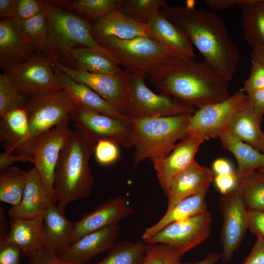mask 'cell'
<instances>
[{
    "mask_svg": "<svg viewBox=\"0 0 264 264\" xmlns=\"http://www.w3.org/2000/svg\"><path fill=\"white\" fill-rule=\"evenodd\" d=\"M150 84L161 94L193 108L229 98V82L204 60L177 57L153 72Z\"/></svg>",
    "mask_w": 264,
    "mask_h": 264,
    "instance_id": "6da1fadb",
    "label": "cell"
},
{
    "mask_svg": "<svg viewBox=\"0 0 264 264\" xmlns=\"http://www.w3.org/2000/svg\"><path fill=\"white\" fill-rule=\"evenodd\" d=\"M162 14L187 35L204 61L229 82L240 56L223 20L214 13L194 7L167 5Z\"/></svg>",
    "mask_w": 264,
    "mask_h": 264,
    "instance_id": "7a4b0ae2",
    "label": "cell"
},
{
    "mask_svg": "<svg viewBox=\"0 0 264 264\" xmlns=\"http://www.w3.org/2000/svg\"><path fill=\"white\" fill-rule=\"evenodd\" d=\"M95 143L75 129L63 147L56 167V204L65 214L71 202L89 196L95 183L89 166Z\"/></svg>",
    "mask_w": 264,
    "mask_h": 264,
    "instance_id": "3957f363",
    "label": "cell"
},
{
    "mask_svg": "<svg viewBox=\"0 0 264 264\" xmlns=\"http://www.w3.org/2000/svg\"><path fill=\"white\" fill-rule=\"evenodd\" d=\"M193 114L153 118H131L134 166L143 160L167 155L176 142L187 137Z\"/></svg>",
    "mask_w": 264,
    "mask_h": 264,
    "instance_id": "277c9868",
    "label": "cell"
},
{
    "mask_svg": "<svg viewBox=\"0 0 264 264\" xmlns=\"http://www.w3.org/2000/svg\"><path fill=\"white\" fill-rule=\"evenodd\" d=\"M113 56L127 72L147 78L161 66L178 57L156 38L139 37L123 40L113 37L95 39Z\"/></svg>",
    "mask_w": 264,
    "mask_h": 264,
    "instance_id": "5b68a950",
    "label": "cell"
},
{
    "mask_svg": "<svg viewBox=\"0 0 264 264\" xmlns=\"http://www.w3.org/2000/svg\"><path fill=\"white\" fill-rule=\"evenodd\" d=\"M39 2L46 15L49 31L48 46L43 54L56 60L67 47H88L106 54L115 62L112 55L96 42L91 25L85 18L49 0Z\"/></svg>",
    "mask_w": 264,
    "mask_h": 264,
    "instance_id": "8992f818",
    "label": "cell"
},
{
    "mask_svg": "<svg viewBox=\"0 0 264 264\" xmlns=\"http://www.w3.org/2000/svg\"><path fill=\"white\" fill-rule=\"evenodd\" d=\"M77 107L64 89L41 93L26 97L24 105L32 138L53 128L70 121Z\"/></svg>",
    "mask_w": 264,
    "mask_h": 264,
    "instance_id": "52a82bcc",
    "label": "cell"
},
{
    "mask_svg": "<svg viewBox=\"0 0 264 264\" xmlns=\"http://www.w3.org/2000/svg\"><path fill=\"white\" fill-rule=\"evenodd\" d=\"M130 99L128 116L131 118H153L193 114L195 108L182 105L168 96L156 94L146 85L144 79L128 74Z\"/></svg>",
    "mask_w": 264,
    "mask_h": 264,
    "instance_id": "ba28073f",
    "label": "cell"
},
{
    "mask_svg": "<svg viewBox=\"0 0 264 264\" xmlns=\"http://www.w3.org/2000/svg\"><path fill=\"white\" fill-rule=\"evenodd\" d=\"M247 104L246 94L239 91L223 101L199 108L192 114L187 136L204 141L219 137L233 115Z\"/></svg>",
    "mask_w": 264,
    "mask_h": 264,
    "instance_id": "9c48e42d",
    "label": "cell"
},
{
    "mask_svg": "<svg viewBox=\"0 0 264 264\" xmlns=\"http://www.w3.org/2000/svg\"><path fill=\"white\" fill-rule=\"evenodd\" d=\"M50 60L54 67L72 80L86 85L120 112L128 116L130 99L128 72L124 70L122 73L116 75L94 73L73 69L57 61L51 59Z\"/></svg>",
    "mask_w": 264,
    "mask_h": 264,
    "instance_id": "30bf717a",
    "label": "cell"
},
{
    "mask_svg": "<svg viewBox=\"0 0 264 264\" xmlns=\"http://www.w3.org/2000/svg\"><path fill=\"white\" fill-rule=\"evenodd\" d=\"M70 120L76 129L95 144L106 140L126 148L133 147L131 123L81 108L71 113Z\"/></svg>",
    "mask_w": 264,
    "mask_h": 264,
    "instance_id": "8fae6325",
    "label": "cell"
},
{
    "mask_svg": "<svg viewBox=\"0 0 264 264\" xmlns=\"http://www.w3.org/2000/svg\"><path fill=\"white\" fill-rule=\"evenodd\" d=\"M3 70L26 97L63 89L50 59L39 51L28 61Z\"/></svg>",
    "mask_w": 264,
    "mask_h": 264,
    "instance_id": "7c38bea8",
    "label": "cell"
},
{
    "mask_svg": "<svg viewBox=\"0 0 264 264\" xmlns=\"http://www.w3.org/2000/svg\"><path fill=\"white\" fill-rule=\"evenodd\" d=\"M69 123L65 122L39 135L33 150L34 167L55 203V171L61 152L72 132Z\"/></svg>",
    "mask_w": 264,
    "mask_h": 264,
    "instance_id": "4fadbf2b",
    "label": "cell"
},
{
    "mask_svg": "<svg viewBox=\"0 0 264 264\" xmlns=\"http://www.w3.org/2000/svg\"><path fill=\"white\" fill-rule=\"evenodd\" d=\"M212 222V215L207 210L170 223L146 242L169 244L186 253L208 238Z\"/></svg>",
    "mask_w": 264,
    "mask_h": 264,
    "instance_id": "5bb4252c",
    "label": "cell"
},
{
    "mask_svg": "<svg viewBox=\"0 0 264 264\" xmlns=\"http://www.w3.org/2000/svg\"><path fill=\"white\" fill-rule=\"evenodd\" d=\"M220 208L223 217L221 259L227 263L239 247L248 229L247 209L236 188L222 195Z\"/></svg>",
    "mask_w": 264,
    "mask_h": 264,
    "instance_id": "9a60e30c",
    "label": "cell"
},
{
    "mask_svg": "<svg viewBox=\"0 0 264 264\" xmlns=\"http://www.w3.org/2000/svg\"><path fill=\"white\" fill-rule=\"evenodd\" d=\"M0 141L5 151L34 163L36 141L31 136L24 108L13 110L0 116Z\"/></svg>",
    "mask_w": 264,
    "mask_h": 264,
    "instance_id": "2e32d148",
    "label": "cell"
},
{
    "mask_svg": "<svg viewBox=\"0 0 264 264\" xmlns=\"http://www.w3.org/2000/svg\"><path fill=\"white\" fill-rule=\"evenodd\" d=\"M22 32L20 21H0V66L3 69L23 63L37 52ZM38 51V50H37Z\"/></svg>",
    "mask_w": 264,
    "mask_h": 264,
    "instance_id": "e0dca14e",
    "label": "cell"
},
{
    "mask_svg": "<svg viewBox=\"0 0 264 264\" xmlns=\"http://www.w3.org/2000/svg\"><path fill=\"white\" fill-rule=\"evenodd\" d=\"M133 211L125 197L118 196L109 199L74 222L73 242L89 233L118 223Z\"/></svg>",
    "mask_w": 264,
    "mask_h": 264,
    "instance_id": "ac0fdd59",
    "label": "cell"
},
{
    "mask_svg": "<svg viewBox=\"0 0 264 264\" xmlns=\"http://www.w3.org/2000/svg\"><path fill=\"white\" fill-rule=\"evenodd\" d=\"M203 141L198 137L187 136L176 144L167 155L152 160L164 192L175 177L196 161L195 156Z\"/></svg>",
    "mask_w": 264,
    "mask_h": 264,
    "instance_id": "d6986e66",
    "label": "cell"
},
{
    "mask_svg": "<svg viewBox=\"0 0 264 264\" xmlns=\"http://www.w3.org/2000/svg\"><path fill=\"white\" fill-rule=\"evenodd\" d=\"M120 231L118 223L109 225L83 236L59 254L66 259L84 264L93 257L109 251L116 243Z\"/></svg>",
    "mask_w": 264,
    "mask_h": 264,
    "instance_id": "ffe728a7",
    "label": "cell"
},
{
    "mask_svg": "<svg viewBox=\"0 0 264 264\" xmlns=\"http://www.w3.org/2000/svg\"><path fill=\"white\" fill-rule=\"evenodd\" d=\"M214 176L211 169L195 161L172 179L164 192L168 197L167 211L184 198L207 191Z\"/></svg>",
    "mask_w": 264,
    "mask_h": 264,
    "instance_id": "44dd1931",
    "label": "cell"
},
{
    "mask_svg": "<svg viewBox=\"0 0 264 264\" xmlns=\"http://www.w3.org/2000/svg\"><path fill=\"white\" fill-rule=\"evenodd\" d=\"M51 203H54L35 168L27 171L24 192L20 203L9 210L10 219H42Z\"/></svg>",
    "mask_w": 264,
    "mask_h": 264,
    "instance_id": "7402d4cb",
    "label": "cell"
},
{
    "mask_svg": "<svg viewBox=\"0 0 264 264\" xmlns=\"http://www.w3.org/2000/svg\"><path fill=\"white\" fill-rule=\"evenodd\" d=\"M91 32L95 39L113 37L123 40L139 37L156 38L149 25L129 17L119 10L113 11L94 22Z\"/></svg>",
    "mask_w": 264,
    "mask_h": 264,
    "instance_id": "603a6c76",
    "label": "cell"
},
{
    "mask_svg": "<svg viewBox=\"0 0 264 264\" xmlns=\"http://www.w3.org/2000/svg\"><path fill=\"white\" fill-rule=\"evenodd\" d=\"M52 67L63 89L72 98L77 108L95 111L131 123V117L120 112L90 88L72 80L65 73Z\"/></svg>",
    "mask_w": 264,
    "mask_h": 264,
    "instance_id": "cb8c5ba5",
    "label": "cell"
},
{
    "mask_svg": "<svg viewBox=\"0 0 264 264\" xmlns=\"http://www.w3.org/2000/svg\"><path fill=\"white\" fill-rule=\"evenodd\" d=\"M10 220L5 239L19 249L22 257L32 258L46 248L43 218Z\"/></svg>",
    "mask_w": 264,
    "mask_h": 264,
    "instance_id": "d4e9b609",
    "label": "cell"
},
{
    "mask_svg": "<svg viewBox=\"0 0 264 264\" xmlns=\"http://www.w3.org/2000/svg\"><path fill=\"white\" fill-rule=\"evenodd\" d=\"M54 60L72 68L94 73L116 75L124 71L107 55L91 48L67 47Z\"/></svg>",
    "mask_w": 264,
    "mask_h": 264,
    "instance_id": "484cf974",
    "label": "cell"
},
{
    "mask_svg": "<svg viewBox=\"0 0 264 264\" xmlns=\"http://www.w3.org/2000/svg\"><path fill=\"white\" fill-rule=\"evenodd\" d=\"M64 214L51 203L43 217L46 248L58 253L73 242L74 222Z\"/></svg>",
    "mask_w": 264,
    "mask_h": 264,
    "instance_id": "4316f807",
    "label": "cell"
},
{
    "mask_svg": "<svg viewBox=\"0 0 264 264\" xmlns=\"http://www.w3.org/2000/svg\"><path fill=\"white\" fill-rule=\"evenodd\" d=\"M146 22L156 37L178 57L194 58L193 45L187 35L161 12L147 18Z\"/></svg>",
    "mask_w": 264,
    "mask_h": 264,
    "instance_id": "83f0119b",
    "label": "cell"
},
{
    "mask_svg": "<svg viewBox=\"0 0 264 264\" xmlns=\"http://www.w3.org/2000/svg\"><path fill=\"white\" fill-rule=\"evenodd\" d=\"M262 120L254 113L247 101V104L232 117L226 130L261 152L264 136L261 130Z\"/></svg>",
    "mask_w": 264,
    "mask_h": 264,
    "instance_id": "f1b7e54d",
    "label": "cell"
},
{
    "mask_svg": "<svg viewBox=\"0 0 264 264\" xmlns=\"http://www.w3.org/2000/svg\"><path fill=\"white\" fill-rule=\"evenodd\" d=\"M207 191L182 199L172 209L166 211L164 216L154 225L147 228L142 236L144 242L154 236L167 225L207 211L205 197Z\"/></svg>",
    "mask_w": 264,
    "mask_h": 264,
    "instance_id": "f546056e",
    "label": "cell"
},
{
    "mask_svg": "<svg viewBox=\"0 0 264 264\" xmlns=\"http://www.w3.org/2000/svg\"><path fill=\"white\" fill-rule=\"evenodd\" d=\"M244 38L252 49L264 45V0H239Z\"/></svg>",
    "mask_w": 264,
    "mask_h": 264,
    "instance_id": "4dcf8cb0",
    "label": "cell"
},
{
    "mask_svg": "<svg viewBox=\"0 0 264 264\" xmlns=\"http://www.w3.org/2000/svg\"><path fill=\"white\" fill-rule=\"evenodd\" d=\"M223 147L235 157L238 178L264 167V154L250 145L236 138L225 130L219 136Z\"/></svg>",
    "mask_w": 264,
    "mask_h": 264,
    "instance_id": "1f68e13d",
    "label": "cell"
},
{
    "mask_svg": "<svg viewBox=\"0 0 264 264\" xmlns=\"http://www.w3.org/2000/svg\"><path fill=\"white\" fill-rule=\"evenodd\" d=\"M27 171L15 166L0 170V200L12 205H18L24 192Z\"/></svg>",
    "mask_w": 264,
    "mask_h": 264,
    "instance_id": "d6a6232c",
    "label": "cell"
},
{
    "mask_svg": "<svg viewBox=\"0 0 264 264\" xmlns=\"http://www.w3.org/2000/svg\"><path fill=\"white\" fill-rule=\"evenodd\" d=\"M236 189L247 209H264V175L254 171L238 178Z\"/></svg>",
    "mask_w": 264,
    "mask_h": 264,
    "instance_id": "836d02e7",
    "label": "cell"
},
{
    "mask_svg": "<svg viewBox=\"0 0 264 264\" xmlns=\"http://www.w3.org/2000/svg\"><path fill=\"white\" fill-rule=\"evenodd\" d=\"M50 1L54 5L66 7L83 18L94 22L113 11L118 10V0H78Z\"/></svg>",
    "mask_w": 264,
    "mask_h": 264,
    "instance_id": "e575fe53",
    "label": "cell"
},
{
    "mask_svg": "<svg viewBox=\"0 0 264 264\" xmlns=\"http://www.w3.org/2000/svg\"><path fill=\"white\" fill-rule=\"evenodd\" d=\"M146 247L147 244L142 242H119L102 260L94 264H141Z\"/></svg>",
    "mask_w": 264,
    "mask_h": 264,
    "instance_id": "d590c367",
    "label": "cell"
},
{
    "mask_svg": "<svg viewBox=\"0 0 264 264\" xmlns=\"http://www.w3.org/2000/svg\"><path fill=\"white\" fill-rule=\"evenodd\" d=\"M21 28L38 51L45 53L48 46L49 31L45 14L42 12L25 21L20 22Z\"/></svg>",
    "mask_w": 264,
    "mask_h": 264,
    "instance_id": "8d00e7d4",
    "label": "cell"
},
{
    "mask_svg": "<svg viewBox=\"0 0 264 264\" xmlns=\"http://www.w3.org/2000/svg\"><path fill=\"white\" fill-rule=\"evenodd\" d=\"M26 97L5 73L0 74V116L15 109H23Z\"/></svg>",
    "mask_w": 264,
    "mask_h": 264,
    "instance_id": "74e56055",
    "label": "cell"
},
{
    "mask_svg": "<svg viewBox=\"0 0 264 264\" xmlns=\"http://www.w3.org/2000/svg\"><path fill=\"white\" fill-rule=\"evenodd\" d=\"M167 5L164 0H118V10L124 14L145 22L148 18Z\"/></svg>",
    "mask_w": 264,
    "mask_h": 264,
    "instance_id": "f35d334b",
    "label": "cell"
},
{
    "mask_svg": "<svg viewBox=\"0 0 264 264\" xmlns=\"http://www.w3.org/2000/svg\"><path fill=\"white\" fill-rule=\"evenodd\" d=\"M185 253L165 243H147L141 264H176Z\"/></svg>",
    "mask_w": 264,
    "mask_h": 264,
    "instance_id": "ab89813d",
    "label": "cell"
},
{
    "mask_svg": "<svg viewBox=\"0 0 264 264\" xmlns=\"http://www.w3.org/2000/svg\"><path fill=\"white\" fill-rule=\"evenodd\" d=\"M93 154L97 162L102 165H110L120 156L118 145L106 140L99 141L95 144Z\"/></svg>",
    "mask_w": 264,
    "mask_h": 264,
    "instance_id": "60d3db41",
    "label": "cell"
},
{
    "mask_svg": "<svg viewBox=\"0 0 264 264\" xmlns=\"http://www.w3.org/2000/svg\"><path fill=\"white\" fill-rule=\"evenodd\" d=\"M7 225H0V264H19L22 256L19 249L5 239Z\"/></svg>",
    "mask_w": 264,
    "mask_h": 264,
    "instance_id": "b9f144b4",
    "label": "cell"
},
{
    "mask_svg": "<svg viewBox=\"0 0 264 264\" xmlns=\"http://www.w3.org/2000/svg\"><path fill=\"white\" fill-rule=\"evenodd\" d=\"M251 69L248 78L240 91L249 94L264 88V65L251 60Z\"/></svg>",
    "mask_w": 264,
    "mask_h": 264,
    "instance_id": "7bdbcfd3",
    "label": "cell"
},
{
    "mask_svg": "<svg viewBox=\"0 0 264 264\" xmlns=\"http://www.w3.org/2000/svg\"><path fill=\"white\" fill-rule=\"evenodd\" d=\"M17 19L20 21L27 20L42 12L43 10L36 0H16Z\"/></svg>",
    "mask_w": 264,
    "mask_h": 264,
    "instance_id": "ee69618b",
    "label": "cell"
},
{
    "mask_svg": "<svg viewBox=\"0 0 264 264\" xmlns=\"http://www.w3.org/2000/svg\"><path fill=\"white\" fill-rule=\"evenodd\" d=\"M247 221L248 229L257 238L264 239V209H247Z\"/></svg>",
    "mask_w": 264,
    "mask_h": 264,
    "instance_id": "f6af8a7d",
    "label": "cell"
},
{
    "mask_svg": "<svg viewBox=\"0 0 264 264\" xmlns=\"http://www.w3.org/2000/svg\"><path fill=\"white\" fill-rule=\"evenodd\" d=\"M29 264H83L76 263L62 257L59 253L44 249L36 256L29 259Z\"/></svg>",
    "mask_w": 264,
    "mask_h": 264,
    "instance_id": "bcb514c9",
    "label": "cell"
},
{
    "mask_svg": "<svg viewBox=\"0 0 264 264\" xmlns=\"http://www.w3.org/2000/svg\"><path fill=\"white\" fill-rule=\"evenodd\" d=\"M214 180L216 187L222 195L236 188L238 177L235 171L233 173L215 176Z\"/></svg>",
    "mask_w": 264,
    "mask_h": 264,
    "instance_id": "7dc6e473",
    "label": "cell"
},
{
    "mask_svg": "<svg viewBox=\"0 0 264 264\" xmlns=\"http://www.w3.org/2000/svg\"><path fill=\"white\" fill-rule=\"evenodd\" d=\"M242 264H264V239L257 238L251 252Z\"/></svg>",
    "mask_w": 264,
    "mask_h": 264,
    "instance_id": "c3c4849f",
    "label": "cell"
},
{
    "mask_svg": "<svg viewBox=\"0 0 264 264\" xmlns=\"http://www.w3.org/2000/svg\"><path fill=\"white\" fill-rule=\"evenodd\" d=\"M249 105L257 116L263 120L264 115V88L246 94Z\"/></svg>",
    "mask_w": 264,
    "mask_h": 264,
    "instance_id": "681fc988",
    "label": "cell"
},
{
    "mask_svg": "<svg viewBox=\"0 0 264 264\" xmlns=\"http://www.w3.org/2000/svg\"><path fill=\"white\" fill-rule=\"evenodd\" d=\"M0 20L17 19L16 0H0Z\"/></svg>",
    "mask_w": 264,
    "mask_h": 264,
    "instance_id": "f907efd6",
    "label": "cell"
},
{
    "mask_svg": "<svg viewBox=\"0 0 264 264\" xmlns=\"http://www.w3.org/2000/svg\"><path fill=\"white\" fill-rule=\"evenodd\" d=\"M212 171L214 176L233 173L235 171L231 163L224 158H218L212 165Z\"/></svg>",
    "mask_w": 264,
    "mask_h": 264,
    "instance_id": "816d5d0a",
    "label": "cell"
},
{
    "mask_svg": "<svg viewBox=\"0 0 264 264\" xmlns=\"http://www.w3.org/2000/svg\"><path fill=\"white\" fill-rule=\"evenodd\" d=\"M18 162H30V161L24 157L15 155L6 151L0 154V170L11 166Z\"/></svg>",
    "mask_w": 264,
    "mask_h": 264,
    "instance_id": "f5cc1de1",
    "label": "cell"
},
{
    "mask_svg": "<svg viewBox=\"0 0 264 264\" xmlns=\"http://www.w3.org/2000/svg\"><path fill=\"white\" fill-rule=\"evenodd\" d=\"M205 2L209 7L217 10L229 8L236 4V0H207Z\"/></svg>",
    "mask_w": 264,
    "mask_h": 264,
    "instance_id": "db71d44e",
    "label": "cell"
},
{
    "mask_svg": "<svg viewBox=\"0 0 264 264\" xmlns=\"http://www.w3.org/2000/svg\"><path fill=\"white\" fill-rule=\"evenodd\" d=\"M222 258L221 253L215 252L209 253L202 260L195 263L181 262L179 261L176 264H215Z\"/></svg>",
    "mask_w": 264,
    "mask_h": 264,
    "instance_id": "11a10c76",
    "label": "cell"
},
{
    "mask_svg": "<svg viewBox=\"0 0 264 264\" xmlns=\"http://www.w3.org/2000/svg\"><path fill=\"white\" fill-rule=\"evenodd\" d=\"M251 57V60L258 62L264 65V45L253 49Z\"/></svg>",
    "mask_w": 264,
    "mask_h": 264,
    "instance_id": "9f6ffc18",
    "label": "cell"
},
{
    "mask_svg": "<svg viewBox=\"0 0 264 264\" xmlns=\"http://www.w3.org/2000/svg\"><path fill=\"white\" fill-rule=\"evenodd\" d=\"M257 171H258L259 172H260V173H262V174H263L264 175V167L260 168V169H259L258 170H257Z\"/></svg>",
    "mask_w": 264,
    "mask_h": 264,
    "instance_id": "6f0895ef",
    "label": "cell"
},
{
    "mask_svg": "<svg viewBox=\"0 0 264 264\" xmlns=\"http://www.w3.org/2000/svg\"><path fill=\"white\" fill-rule=\"evenodd\" d=\"M261 152L263 153V154H264V139H263V145H262V149Z\"/></svg>",
    "mask_w": 264,
    "mask_h": 264,
    "instance_id": "680465c9",
    "label": "cell"
}]
</instances>
